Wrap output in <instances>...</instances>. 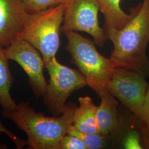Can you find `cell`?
Instances as JSON below:
<instances>
[{
  "mask_svg": "<svg viewBox=\"0 0 149 149\" xmlns=\"http://www.w3.org/2000/svg\"><path fill=\"white\" fill-rule=\"evenodd\" d=\"M133 16L121 29H109L107 39L113 44L110 59L116 67L131 70L149 77V0H143L130 9Z\"/></svg>",
  "mask_w": 149,
  "mask_h": 149,
  "instance_id": "6da1fadb",
  "label": "cell"
},
{
  "mask_svg": "<svg viewBox=\"0 0 149 149\" xmlns=\"http://www.w3.org/2000/svg\"><path fill=\"white\" fill-rule=\"evenodd\" d=\"M76 105L68 103L60 116L49 117L37 112L28 102H22L2 116L11 120L27 135L28 149H60L62 139L72 125Z\"/></svg>",
  "mask_w": 149,
  "mask_h": 149,
  "instance_id": "7a4b0ae2",
  "label": "cell"
},
{
  "mask_svg": "<svg viewBox=\"0 0 149 149\" xmlns=\"http://www.w3.org/2000/svg\"><path fill=\"white\" fill-rule=\"evenodd\" d=\"M67 38L66 50L69 52L72 64L84 76L89 86L100 95L107 90L116 66L110 58L100 53L95 43L74 31L64 33Z\"/></svg>",
  "mask_w": 149,
  "mask_h": 149,
  "instance_id": "3957f363",
  "label": "cell"
},
{
  "mask_svg": "<svg viewBox=\"0 0 149 149\" xmlns=\"http://www.w3.org/2000/svg\"><path fill=\"white\" fill-rule=\"evenodd\" d=\"M64 11L63 2L30 13L19 35L39 52L44 64L55 57L59 50Z\"/></svg>",
  "mask_w": 149,
  "mask_h": 149,
  "instance_id": "277c9868",
  "label": "cell"
},
{
  "mask_svg": "<svg viewBox=\"0 0 149 149\" xmlns=\"http://www.w3.org/2000/svg\"><path fill=\"white\" fill-rule=\"evenodd\" d=\"M45 66L50 79L43 102L53 116H60L64 112L70 95L87 85V81L79 70L60 64L56 56L45 63Z\"/></svg>",
  "mask_w": 149,
  "mask_h": 149,
  "instance_id": "5b68a950",
  "label": "cell"
},
{
  "mask_svg": "<svg viewBox=\"0 0 149 149\" xmlns=\"http://www.w3.org/2000/svg\"><path fill=\"white\" fill-rule=\"evenodd\" d=\"M64 18L61 31L85 32L99 47L107 39L98 21L100 6L96 0H65Z\"/></svg>",
  "mask_w": 149,
  "mask_h": 149,
  "instance_id": "8992f818",
  "label": "cell"
},
{
  "mask_svg": "<svg viewBox=\"0 0 149 149\" xmlns=\"http://www.w3.org/2000/svg\"><path fill=\"white\" fill-rule=\"evenodd\" d=\"M148 85L146 77L142 74L116 67L107 88L137 119L143 111Z\"/></svg>",
  "mask_w": 149,
  "mask_h": 149,
  "instance_id": "52a82bcc",
  "label": "cell"
},
{
  "mask_svg": "<svg viewBox=\"0 0 149 149\" xmlns=\"http://www.w3.org/2000/svg\"><path fill=\"white\" fill-rule=\"evenodd\" d=\"M5 52L8 59L16 61L26 73L29 85L36 97H43L48 82L44 75V61L39 52L31 44L19 37L5 48Z\"/></svg>",
  "mask_w": 149,
  "mask_h": 149,
  "instance_id": "ba28073f",
  "label": "cell"
},
{
  "mask_svg": "<svg viewBox=\"0 0 149 149\" xmlns=\"http://www.w3.org/2000/svg\"><path fill=\"white\" fill-rule=\"evenodd\" d=\"M29 14L23 0H0V47L5 48L19 37Z\"/></svg>",
  "mask_w": 149,
  "mask_h": 149,
  "instance_id": "9c48e42d",
  "label": "cell"
},
{
  "mask_svg": "<svg viewBox=\"0 0 149 149\" xmlns=\"http://www.w3.org/2000/svg\"><path fill=\"white\" fill-rule=\"evenodd\" d=\"M101 103L97 107L96 122L99 133L107 136L118 127V102L108 90L100 95Z\"/></svg>",
  "mask_w": 149,
  "mask_h": 149,
  "instance_id": "30bf717a",
  "label": "cell"
},
{
  "mask_svg": "<svg viewBox=\"0 0 149 149\" xmlns=\"http://www.w3.org/2000/svg\"><path fill=\"white\" fill-rule=\"evenodd\" d=\"M79 101L80 105L74 109L72 127L84 133H99L96 122L98 106L89 96L80 97Z\"/></svg>",
  "mask_w": 149,
  "mask_h": 149,
  "instance_id": "8fae6325",
  "label": "cell"
},
{
  "mask_svg": "<svg viewBox=\"0 0 149 149\" xmlns=\"http://www.w3.org/2000/svg\"><path fill=\"white\" fill-rule=\"evenodd\" d=\"M104 17V31L109 29H121L130 20L133 13L128 14L120 6L122 0H96Z\"/></svg>",
  "mask_w": 149,
  "mask_h": 149,
  "instance_id": "7c38bea8",
  "label": "cell"
},
{
  "mask_svg": "<svg viewBox=\"0 0 149 149\" xmlns=\"http://www.w3.org/2000/svg\"><path fill=\"white\" fill-rule=\"evenodd\" d=\"M8 60L5 48L0 47V105L3 111L12 109L17 104L10 93L14 78L10 69Z\"/></svg>",
  "mask_w": 149,
  "mask_h": 149,
  "instance_id": "4fadbf2b",
  "label": "cell"
},
{
  "mask_svg": "<svg viewBox=\"0 0 149 149\" xmlns=\"http://www.w3.org/2000/svg\"><path fill=\"white\" fill-rule=\"evenodd\" d=\"M145 149H149V84L146 92L142 113L135 119Z\"/></svg>",
  "mask_w": 149,
  "mask_h": 149,
  "instance_id": "5bb4252c",
  "label": "cell"
},
{
  "mask_svg": "<svg viewBox=\"0 0 149 149\" xmlns=\"http://www.w3.org/2000/svg\"><path fill=\"white\" fill-rule=\"evenodd\" d=\"M68 134L76 136L80 138L85 144L87 149H101L105 144L106 136L99 133H84L76 130L71 126Z\"/></svg>",
  "mask_w": 149,
  "mask_h": 149,
  "instance_id": "9a60e30c",
  "label": "cell"
},
{
  "mask_svg": "<svg viewBox=\"0 0 149 149\" xmlns=\"http://www.w3.org/2000/svg\"><path fill=\"white\" fill-rule=\"evenodd\" d=\"M27 11L33 13L63 3L65 0H23Z\"/></svg>",
  "mask_w": 149,
  "mask_h": 149,
  "instance_id": "2e32d148",
  "label": "cell"
},
{
  "mask_svg": "<svg viewBox=\"0 0 149 149\" xmlns=\"http://www.w3.org/2000/svg\"><path fill=\"white\" fill-rule=\"evenodd\" d=\"M60 149H87V148L77 136L67 134L60 142Z\"/></svg>",
  "mask_w": 149,
  "mask_h": 149,
  "instance_id": "e0dca14e",
  "label": "cell"
},
{
  "mask_svg": "<svg viewBox=\"0 0 149 149\" xmlns=\"http://www.w3.org/2000/svg\"><path fill=\"white\" fill-rule=\"evenodd\" d=\"M141 136L140 133L136 130H132L127 135L124 142V146L127 149H144L141 143Z\"/></svg>",
  "mask_w": 149,
  "mask_h": 149,
  "instance_id": "ac0fdd59",
  "label": "cell"
},
{
  "mask_svg": "<svg viewBox=\"0 0 149 149\" xmlns=\"http://www.w3.org/2000/svg\"><path fill=\"white\" fill-rule=\"evenodd\" d=\"M0 134H4L16 145L18 149H23L25 146L27 145V140H25L17 136L14 133L6 128L5 126L0 121Z\"/></svg>",
  "mask_w": 149,
  "mask_h": 149,
  "instance_id": "d6986e66",
  "label": "cell"
},
{
  "mask_svg": "<svg viewBox=\"0 0 149 149\" xmlns=\"http://www.w3.org/2000/svg\"><path fill=\"white\" fill-rule=\"evenodd\" d=\"M8 148L7 146L5 144H0V149H6Z\"/></svg>",
  "mask_w": 149,
  "mask_h": 149,
  "instance_id": "ffe728a7",
  "label": "cell"
}]
</instances>
